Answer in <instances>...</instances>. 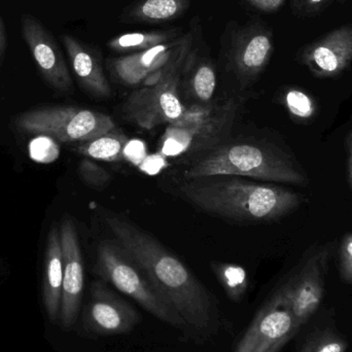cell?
Returning <instances> with one entry per match:
<instances>
[{
    "mask_svg": "<svg viewBox=\"0 0 352 352\" xmlns=\"http://www.w3.org/2000/svg\"><path fill=\"white\" fill-rule=\"evenodd\" d=\"M16 130L43 135L60 142H85L115 129L113 118L93 109L76 107H41L14 118Z\"/></svg>",
    "mask_w": 352,
    "mask_h": 352,
    "instance_id": "obj_7",
    "label": "cell"
},
{
    "mask_svg": "<svg viewBox=\"0 0 352 352\" xmlns=\"http://www.w3.org/2000/svg\"><path fill=\"white\" fill-rule=\"evenodd\" d=\"M63 287V254L59 227H53L45 244L43 299L45 311L52 322H58L61 310Z\"/></svg>",
    "mask_w": 352,
    "mask_h": 352,
    "instance_id": "obj_17",
    "label": "cell"
},
{
    "mask_svg": "<svg viewBox=\"0 0 352 352\" xmlns=\"http://www.w3.org/2000/svg\"><path fill=\"white\" fill-rule=\"evenodd\" d=\"M330 252L329 245L314 248L295 274L275 293L289 308L299 329L309 322L322 305Z\"/></svg>",
    "mask_w": 352,
    "mask_h": 352,
    "instance_id": "obj_8",
    "label": "cell"
},
{
    "mask_svg": "<svg viewBox=\"0 0 352 352\" xmlns=\"http://www.w3.org/2000/svg\"><path fill=\"white\" fill-rule=\"evenodd\" d=\"M21 33L41 76L54 90L69 93L74 82L63 54L45 25L33 14L21 16Z\"/></svg>",
    "mask_w": 352,
    "mask_h": 352,
    "instance_id": "obj_10",
    "label": "cell"
},
{
    "mask_svg": "<svg viewBox=\"0 0 352 352\" xmlns=\"http://www.w3.org/2000/svg\"><path fill=\"white\" fill-rule=\"evenodd\" d=\"M345 146L347 151L346 177L349 188L352 190V130L347 134L345 140Z\"/></svg>",
    "mask_w": 352,
    "mask_h": 352,
    "instance_id": "obj_31",
    "label": "cell"
},
{
    "mask_svg": "<svg viewBox=\"0 0 352 352\" xmlns=\"http://www.w3.org/2000/svg\"><path fill=\"white\" fill-rule=\"evenodd\" d=\"M188 6L190 0H140L125 16L133 22L160 24L182 16Z\"/></svg>",
    "mask_w": 352,
    "mask_h": 352,
    "instance_id": "obj_19",
    "label": "cell"
},
{
    "mask_svg": "<svg viewBox=\"0 0 352 352\" xmlns=\"http://www.w3.org/2000/svg\"><path fill=\"white\" fill-rule=\"evenodd\" d=\"M302 63L318 78H334L352 64V25H343L304 47Z\"/></svg>",
    "mask_w": 352,
    "mask_h": 352,
    "instance_id": "obj_14",
    "label": "cell"
},
{
    "mask_svg": "<svg viewBox=\"0 0 352 352\" xmlns=\"http://www.w3.org/2000/svg\"><path fill=\"white\" fill-rule=\"evenodd\" d=\"M104 219L115 239L188 329L212 334L217 329V309L208 291L194 273L156 238L131 221L113 214H107Z\"/></svg>",
    "mask_w": 352,
    "mask_h": 352,
    "instance_id": "obj_1",
    "label": "cell"
},
{
    "mask_svg": "<svg viewBox=\"0 0 352 352\" xmlns=\"http://www.w3.org/2000/svg\"><path fill=\"white\" fill-rule=\"evenodd\" d=\"M283 103L289 116L300 123L311 121L318 111L314 96L299 88L287 89L283 95Z\"/></svg>",
    "mask_w": 352,
    "mask_h": 352,
    "instance_id": "obj_23",
    "label": "cell"
},
{
    "mask_svg": "<svg viewBox=\"0 0 352 352\" xmlns=\"http://www.w3.org/2000/svg\"><path fill=\"white\" fill-rule=\"evenodd\" d=\"M128 138L121 130L115 129L88 142H80L76 146L78 154L93 160L118 162L124 160V148Z\"/></svg>",
    "mask_w": 352,
    "mask_h": 352,
    "instance_id": "obj_20",
    "label": "cell"
},
{
    "mask_svg": "<svg viewBox=\"0 0 352 352\" xmlns=\"http://www.w3.org/2000/svg\"><path fill=\"white\" fill-rule=\"evenodd\" d=\"M179 37V32L176 29L125 33L111 38L107 43V47L111 51L118 52V53H138V52L146 51L157 45L175 41Z\"/></svg>",
    "mask_w": 352,
    "mask_h": 352,
    "instance_id": "obj_21",
    "label": "cell"
},
{
    "mask_svg": "<svg viewBox=\"0 0 352 352\" xmlns=\"http://www.w3.org/2000/svg\"><path fill=\"white\" fill-rule=\"evenodd\" d=\"M238 176L275 184L306 186L307 175L289 154L272 144L232 142L205 151L182 173L184 180Z\"/></svg>",
    "mask_w": 352,
    "mask_h": 352,
    "instance_id": "obj_3",
    "label": "cell"
},
{
    "mask_svg": "<svg viewBox=\"0 0 352 352\" xmlns=\"http://www.w3.org/2000/svg\"><path fill=\"white\" fill-rule=\"evenodd\" d=\"M246 1L261 12H274L283 6L285 0H246Z\"/></svg>",
    "mask_w": 352,
    "mask_h": 352,
    "instance_id": "obj_30",
    "label": "cell"
},
{
    "mask_svg": "<svg viewBox=\"0 0 352 352\" xmlns=\"http://www.w3.org/2000/svg\"><path fill=\"white\" fill-rule=\"evenodd\" d=\"M300 329L289 308L277 297L258 312L234 352H267L285 346Z\"/></svg>",
    "mask_w": 352,
    "mask_h": 352,
    "instance_id": "obj_12",
    "label": "cell"
},
{
    "mask_svg": "<svg viewBox=\"0 0 352 352\" xmlns=\"http://www.w3.org/2000/svg\"><path fill=\"white\" fill-rule=\"evenodd\" d=\"M180 38L173 58L158 72L148 76L144 87L130 95L123 107L126 120L144 129L175 123L186 111L179 97L180 80L186 58L194 47V33Z\"/></svg>",
    "mask_w": 352,
    "mask_h": 352,
    "instance_id": "obj_4",
    "label": "cell"
},
{
    "mask_svg": "<svg viewBox=\"0 0 352 352\" xmlns=\"http://www.w3.org/2000/svg\"><path fill=\"white\" fill-rule=\"evenodd\" d=\"M78 171L82 182L93 188L101 190L111 180V173L104 167L97 164L93 159H82L78 164Z\"/></svg>",
    "mask_w": 352,
    "mask_h": 352,
    "instance_id": "obj_25",
    "label": "cell"
},
{
    "mask_svg": "<svg viewBox=\"0 0 352 352\" xmlns=\"http://www.w3.org/2000/svg\"><path fill=\"white\" fill-rule=\"evenodd\" d=\"M8 50V36H6V27H4L3 21L0 16V68L3 64L4 58Z\"/></svg>",
    "mask_w": 352,
    "mask_h": 352,
    "instance_id": "obj_32",
    "label": "cell"
},
{
    "mask_svg": "<svg viewBox=\"0 0 352 352\" xmlns=\"http://www.w3.org/2000/svg\"><path fill=\"white\" fill-rule=\"evenodd\" d=\"M180 38L157 45L146 51L132 53L109 61V68L115 78L126 86H140L144 80L164 67L173 54Z\"/></svg>",
    "mask_w": 352,
    "mask_h": 352,
    "instance_id": "obj_16",
    "label": "cell"
},
{
    "mask_svg": "<svg viewBox=\"0 0 352 352\" xmlns=\"http://www.w3.org/2000/svg\"><path fill=\"white\" fill-rule=\"evenodd\" d=\"M349 342L331 329L316 330L308 337L300 352H345Z\"/></svg>",
    "mask_w": 352,
    "mask_h": 352,
    "instance_id": "obj_24",
    "label": "cell"
},
{
    "mask_svg": "<svg viewBox=\"0 0 352 352\" xmlns=\"http://www.w3.org/2000/svg\"><path fill=\"white\" fill-rule=\"evenodd\" d=\"M237 113L235 101L221 105H192L175 123L168 124L162 140L161 154L177 157L188 152H205L221 144L229 134Z\"/></svg>",
    "mask_w": 352,
    "mask_h": 352,
    "instance_id": "obj_6",
    "label": "cell"
},
{
    "mask_svg": "<svg viewBox=\"0 0 352 352\" xmlns=\"http://www.w3.org/2000/svg\"><path fill=\"white\" fill-rule=\"evenodd\" d=\"M328 1L329 0H294L293 8L302 16H312L320 12Z\"/></svg>",
    "mask_w": 352,
    "mask_h": 352,
    "instance_id": "obj_28",
    "label": "cell"
},
{
    "mask_svg": "<svg viewBox=\"0 0 352 352\" xmlns=\"http://www.w3.org/2000/svg\"><path fill=\"white\" fill-rule=\"evenodd\" d=\"M140 322L138 310L103 280L94 281L84 312L85 330L97 336L129 334Z\"/></svg>",
    "mask_w": 352,
    "mask_h": 352,
    "instance_id": "obj_9",
    "label": "cell"
},
{
    "mask_svg": "<svg viewBox=\"0 0 352 352\" xmlns=\"http://www.w3.org/2000/svg\"><path fill=\"white\" fill-rule=\"evenodd\" d=\"M272 31L265 25L248 24L234 31L228 50V61L241 85L258 78L273 53Z\"/></svg>",
    "mask_w": 352,
    "mask_h": 352,
    "instance_id": "obj_11",
    "label": "cell"
},
{
    "mask_svg": "<svg viewBox=\"0 0 352 352\" xmlns=\"http://www.w3.org/2000/svg\"><path fill=\"white\" fill-rule=\"evenodd\" d=\"M179 192L202 210L238 221H276L302 203V197L289 188L238 176L184 180Z\"/></svg>",
    "mask_w": 352,
    "mask_h": 352,
    "instance_id": "obj_2",
    "label": "cell"
},
{
    "mask_svg": "<svg viewBox=\"0 0 352 352\" xmlns=\"http://www.w3.org/2000/svg\"><path fill=\"white\" fill-rule=\"evenodd\" d=\"M211 267L227 297L232 302L240 303L248 289V277L244 268L228 263H213Z\"/></svg>",
    "mask_w": 352,
    "mask_h": 352,
    "instance_id": "obj_22",
    "label": "cell"
},
{
    "mask_svg": "<svg viewBox=\"0 0 352 352\" xmlns=\"http://www.w3.org/2000/svg\"><path fill=\"white\" fill-rule=\"evenodd\" d=\"M60 39L80 87L93 96H111V85L105 76L97 50L70 34L61 35Z\"/></svg>",
    "mask_w": 352,
    "mask_h": 352,
    "instance_id": "obj_15",
    "label": "cell"
},
{
    "mask_svg": "<svg viewBox=\"0 0 352 352\" xmlns=\"http://www.w3.org/2000/svg\"><path fill=\"white\" fill-rule=\"evenodd\" d=\"M148 156V150L144 142L138 140H128L124 148V159L126 161L138 168Z\"/></svg>",
    "mask_w": 352,
    "mask_h": 352,
    "instance_id": "obj_27",
    "label": "cell"
},
{
    "mask_svg": "<svg viewBox=\"0 0 352 352\" xmlns=\"http://www.w3.org/2000/svg\"><path fill=\"white\" fill-rule=\"evenodd\" d=\"M182 76H186L190 94L201 105L210 104L217 90V72L211 60L201 54L200 47H192L186 58Z\"/></svg>",
    "mask_w": 352,
    "mask_h": 352,
    "instance_id": "obj_18",
    "label": "cell"
},
{
    "mask_svg": "<svg viewBox=\"0 0 352 352\" xmlns=\"http://www.w3.org/2000/svg\"><path fill=\"white\" fill-rule=\"evenodd\" d=\"M166 165V157L160 153L146 157L138 168L146 175H154L160 173Z\"/></svg>",
    "mask_w": 352,
    "mask_h": 352,
    "instance_id": "obj_29",
    "label": "cell"
},
{
    "mask_svg": "<svg viewBox=\"0 0 352 352\" xmlns=\"http://www.w3.org/2000/svg\"><path fill=\"white\" fill-rule=\"evenodd\" d=\"M283 345H277V346L273 347V349H271L270 351H268L267 352H279L281 349H283Z\"/></svg>",
    "mask_w": 352,
    "mask_h": 352,
    "instance_id": "obj_33",
    "label": "cell"
},
{
    "mask_svg": "<svg viewBox=\"0 0 352 352\" xmlns=\"http://www.w3.org/2000/svg\"><path fill=\"white\" fill-rule=\"evenodd\" d=\"M96 272L161 322L179 330L188 324L157 293L144 271L117 240H103L97 250Z\"/></svg>",
    "mask_w": 352,
    "mask_h": 352,
    "instance_id": "obj_5",
    "label": "cell"
},
{
    "mask_svg": "<svg viewBox=\"0 0 352 352\" xmlns=\"http://www.w3.org/2000/svg\"><path fill=\"white\" fill-rule=\"evenodd\" d=\"M63 254V287H62L60 324L70 330L78 320L84 292V262L76 226L72 219H63L59 227Z\"/></svg>",
    "mask_w": 352,
    "mask_h": 352,
    "instance_id": "obj_13",
    "label": "cell"
},
{
    "mask_svg": "<svg viewBox=\"0 0 352 352\" xmlns=\"http://www.w3.org/2000/svg\"><path fill=\"white\" fill-rule=\"evenodd\" d=\"M339 273L343 283L352 285V233L343 236L339 246Z\"/></svg>",
    "mask_w": 352,
    "mask_h": 352,
    "instance_id": "obj_26",
    "label": "cell"
}]
</instances>
